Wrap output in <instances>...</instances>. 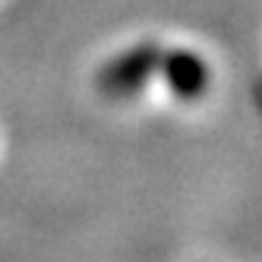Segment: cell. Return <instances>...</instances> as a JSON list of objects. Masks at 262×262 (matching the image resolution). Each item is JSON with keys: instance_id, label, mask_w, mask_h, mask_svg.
Returning <instances> with one entry per match:
<instances>
[{"instance_id": "6da1fadb", "label": "cell", "mask_w": 262, "mask_h": 262, "mask_svg": "<svg viewBox=\"0 0 262 262\" xmlns=\"http://www.w3.org/2000/svg\"><path fill=\"white\" fill-rule=\"evenodd\" d=\"M158 60L161 51L155 45H133L101 67L98 82L107 95H126V92L145 85V79L158 70Z\"/></svg>"}, {"instance_id": "7a4b0ae2", "label": "cell", "mask_w": 262, "mask_h": 262, "mask_svg": "<svg viewBox=\"0 0 262 262\" xmlns=\"http://www.w3.org/2000/svg\"><path fill=\"white\" fill-rule=\"evenodd\" d=\"M161 70L171 89L183 98H193L209 85V67L196 51H161Z\"/></svg>"}]
</instances>
